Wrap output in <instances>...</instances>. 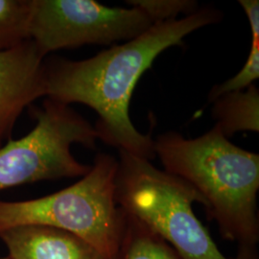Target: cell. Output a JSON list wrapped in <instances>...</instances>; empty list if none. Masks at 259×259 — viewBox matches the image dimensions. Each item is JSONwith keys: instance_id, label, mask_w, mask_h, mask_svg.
Returning a JSON list of instances; mask_svg holds the SVG:
<instances>
[{"instance_id": "cell-14", "label": "cell", "mask_w": 259, "mask_h": 259, "mask_svg": "<svg viewBox=\"0 0 259 259\" xmlns=\"http://www.w3.org/2000/svg\"><path fill=\"white\" fill-rule=\"evenodd\" d=\"M241 7L244 10L251 31V44H259V1L240 0Z\"/></svg>"}, {"instance_id": "cell-4", "label": "cell", "mask_w": 259, "mask_h": 259, "mask_svg": "<svg viewBox=\"0 0 259 259\" xmlns=\"http://www.w3.org/2000/svg\"><path fill=\"white\" fill-rule=\"evenodd\" d=\"M117 158L99 153L90 172L54 194L21 202L0 201V232L28 225L71 232L116 259L125 214L115 201Z\"/></svg>"}, {"instance_id": "cell-1", "label": "cell", "mask_w": 259, "mask_h": 259, "mask_svg": "<svg viewBox=\"0 0 259 259\" xmlns=\"http://www.w3.org/2000/svg\"><path fill=\"white\" fill-rule=\"evenodd\" d=\"M222 14L213 7L199 8L182 19L156 23L147 31L81 61L46 60L47 97L70 105L80 103L97 112L99 139L118 150L151 160L154 139L134 126L129 106L134 90L157 56L180 46L184 37L217 23Z\"/></svg>"}, {"instance_id": "cell-13", "label": "cell", "mask_w": 259, "mask_h": 259, "mask_svg": "<svg viewBox=\"0 0 259 259\" xmlns=\"http://www.w3.org/2000/svg\"><path fill=\"white\" fill-rule=\"evenodd\" d=\"M258 78L259 44H251L248 59L240 71L226 82L215 85L208 94V101L213 102L225 93L244 91Z\"/></svg>"}, {"instance_id": "cell-12", "label": "cell", "mask_w": 259, "mask_h": 259, "mask_svg": "<svg viewBox=\"0 0 259 259\" xmlns=\"http://www.w3.org/2000/svg\"><path fill=\"white\" fill-rule=\"evenodd\" d=\"M126 2L144 12L154 24L177 19L180 14L191 15L199 9L197 2L192 0H129Z\"/></svg>"}, {"instance_id": "cell-9", "label": "cell", "mask_w": 259, "mask_h": 259, "mask_svg": "<svg viewBox=\"0 0 259 259\" xmlns=\"http://www.w3.org/2000/svg\"><path fill=\"white\" fill-rule=\"evenodd\" d=\"M213 103V117L227 139L240 131L258 133L259 90L254 84L241 92L225 93Z\"/></svg>"}, {"instance_id": "cell-15", "label": "cell", "mask_w": 259, "mask_h": 259, "mask_svg": "<svg viewBox=\"0 0 259 259\" xmlns=\"http://www.w3.org/2000/svg\"><path fill=\"white\" fill-rule=\"evenodd\" d=\"M238 251L233 259H258L256 246L238 245Z\"/></svg>"}, {"instance_id": "cell-5", "label": "cell", "mask_w": 259, "mask_h": 259, "mask_svg": "<svg viewBox=\"0 0 259 259\" xmlns=\"http://www.w3.org/2000/svg\"><path fill=\"white\" fill-rule=\"evenodd\" d=\"M28 135L0 147V190L63 178H82L92 165L78 161L73 144L96 148L98 133L70 105L47 97Z\"/></svg>"}, {"instance_id": "cell-3", "label": "cell", "mask_w": 259, "mask_h": 259, "mask_svg": "<svg viewBox=\"0 0 259 259\" xmlns=\"http://www.w3.org/2000/svg\"><path fill=\"white\" fill-rule=\"evenodd\" d=\"M117 205L168 243L182 259H228L195 215L204 198L183 179L143 157L118 150Z\"/></svg>"}, {"instance_id": "cell-7", "label": "cell", "mask_w": 259, "mask_h": 259, "mask_svg": "<svg viewBox=\"0 0 259 259\" xmlns=\"http://www.w3.org/2000/svg\"><path fill=\"white\" fill-rule=\"evenodd\" d=\"M47 96L46 57L31 40L0 52V147L22 111Z\"/></svg>"}, {"instance_id": "cell-2", "label": "cell", "mask_w": 259, "mask_h": 259, "mask_svg": "<svg viewBox=\"0 0 259 259\" xmlns=\"http://www.w3.org/2000/svg\"><path fill=\"white\" fill-rule=\"evenodd\" d=\"M164 170L183 179L204 198L208 217L223 237L238 245L259 240V155L240 148L215 124L196 139L168 132L154 140Z\"/></svg>"}, {"instance_id": "cell-6", "label": "cell", "mask_w": 259, "mask_h": 259, "mask_svg": "<svg viewBox=\"0 0 259 259\" xmlns=\"http://www.w3.org/2000/svg\"><path fill=\"white\" fill-rule=\"evenodd\" d=\"M153 24L136 7L111 8L93 0H33L29 35L47 57L64 48L127 41Z\"/></svg>"}, {"instance_id": "cell-10", "label": "cell", "mask_w": 259, "mask_h": 259, "mask_svg": "<svg viewBox=\"0 0 259 259\" xmlns=\"http://www.w3.org/2000/svg\"><path fill=\"white\" fill-rule=\"evenodd\" d=\"M124 214L116 259H182L161 237L128 213Z\"/></svg>"}, {"instance_id": "cell-16", "label": "cell", "mask_w": 259, "mask_h": 259, "mask_svg": "<svg viewBox=\"0 0 259 259\" xmlns=\"http://www.w3.org/2000/svg\"><path fill=\"white\" fill-rule=\"evenodd\" d=\"M0 259H11L10 257H4V258H0Z\"/></svg>"}, {"instance_id": "cell-11", "label": "cell", "mask_w": 259, "mask_h": 259, "mask_svg": "<svg viewBox=\"0 0 259 259\" xmlns=\"http://www.w3.org/2000/svg\"><path fill=\"white\" fill-rule=\"evenodd\" d=\"M33 0H0V52L30 39Z\"/></svg>"}, {"instance_id": "cell-8", "label": "cell", "mask_w": 259, "mask_h": 259, "mask_svg": "<svg viewBox=\"0 0 259 259\" xmlns=\"http://www.w3.org/2000/svg\"><path fill=\"white\" fill-rule=\"evenodd\" d=\"M11 259H105L83 238L60 229L28 225L0 232Z\"/></svg>"}]
</instances>
